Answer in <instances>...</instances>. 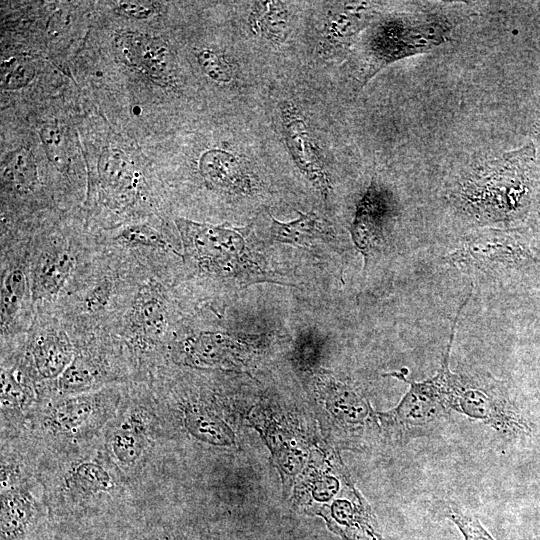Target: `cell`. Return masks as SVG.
Here are the masks:
<instances>
[{"instance_id": "cell-1", "label": "cell", "mask_w": 540, "mask_h": 540, "mask_svg": "<svg viewBox=\"0 0 540 540\" xmlns=\"http://www.w3.org/2000/svg\"><path fill=\"white\" fill-rule=\"evenodd\" d=\"M37 470L51 518L96 515L132 496L134 485L111 460L102 437L90 444L38 454Z\"/></svg>"}, {"instance_id": "cell-2", "label": "cell", "mask_w": 540, "mask_h": 540, "mask_svg": "<svg viewBox=\"0 0 540 540\" xmlns=\"http://www.w3.org/2000/svg\"><path fill=\"white\" fill-rule=\"evenodd\" d=\"M124 391L119 386L44 399L23 436L40 454L90 444L103 435Z\"/></svg>"}, {"instance_id": "cell-3", "label": "cell", "mask_w": 540, "mask_h": 540, "mask_svg": "<svg viewBox=\"0 0 540 540\" xmlns=\"http://www.w3.org/2000/svg\"><path fill=\"white\" fill-rule=\"evenodd\" d=\"M367 27L355 55L362 86L389 64L428 52L447 42L450 35L447 22L430 14H387Z\"/></svg>"}, {"instance_id": "cell-4", "label": "cell", "mask_w": 540, "mask_h": 540, "mask_svg": "<svg viewBox=\"0 0 540 540\" xmlns=\"http://www.w3.org/2000/svg\"><path fill=\"white\" fill-rule=\"evenodd\" d=\"M166 435L153 394L124 392L102 442L111 460L135 486L156 461L157 447Z\"/></svg>"}, {"instance_id": "cell-5", "label": "cell", "mask_w": 540, "mask_h": 540, "mask_svg": "<svg viewBox=\"0 0 540 540\" xmlns=\"http://www.w3.org/2000/svg\"><path fill=\"white\" fill-rule=\"evenodd\" d=\"M184 253L203 272L234 278L240 284L273 281L261 256L246 238L245 228L198 223L177 218Z\"/></svg>"}, {"instance_id": "cell-6", "label": "cell", "mask_w": 540, "mask_h": 540, "mask_svg": "<svg viewBox=\"0 0 540 540\" xmlns=\"http://www.w3.org/2000/svg\"><path fill=\"white\" fill-rule=\"evenodd\" d=\"M536 149L533 142L482 163L465 183L470 201L492 202L502 216L519 217L531 202Z\"/></svg>"}, {"instance_id": "cell-7", "label": "cell", "mask_w": 540, "mask_h": 540, "mask_svg": "<svg viewBox=\"0 0 540 540\" xmlns=\"http://www.w3.org/2000/svg\"><path fill=\"white\" fill-rule=\"evenodd\" d=\"M450 394L452 409L491 425L512 440L526 441L536 433L531 414L500 383L452 373Z\"/></svg>"}, {"instance_id": "cell-8", "label": "cell", "mask_w": 540, "mask_h": 540, "mask_svg": "<svg viewBox=\"0 0 540 540\" xmlns=\"http://www.w3.org/2000/svg\"><path fill=\"white\" fill-rule=\"evenodd\" d=\"M455 327L442 366L437 374L423 382H415L405 377L406 369L389 375L410 385V390L398 406L381 414L383 422L397 437L408 439L422 436L432 431L446 419L451 408L449 353L454 338Z\"/></svg>"}, {"instance_id": "cell-9", "label": "cell", "mask_w": 540, "mask_h": 540, "mask_svg": "<svg viewBox=\"0 0 540 540\" xmlns=\"http://www.w3.org/2000/svg\"><path fill=\"white\" fill-rule=\"evenodd\" d=\"M1 540H28L49 516L38 472L0 477Z\"/></svg>"}, {"instance_id": "cell-10", "label": "cell", "mask_w": 540, "mask_h": 540, "mask_svg": "<svg viewBox=\"0 0 540 540\" xmlns=\"http://www.w3.org/2000/svg\"><path fill=\"white\" fill-rule=\"evenodd\" d=\"M34 378L22 366H1V440L21 436L42 402Z\"/></svg>"}, {"instance_id": "cell-11", "label": "cell", "mask_w": 540, "mask_h": 540, "mask_svg": "<svg viewBox=\"0 0 540 540\" xmlns=\"http://www.w3.org/2000/svg\"><path fill=\"white\" fill-rule=\"evenodd\" d=\"M113 47L119 61L150 80L162 85L174 82V55L161 38L139 32H125L115 38Z\"/></svg>"}, {"instance_id": "cell-12", "label": "cell", "mask_w": 540, "mask_h": 540, "mask_svg": "<svg viewBox=\"0 0 540 540\" xmlns=\"http://www.w3.org/2000/svg\"><path fill=\"white\" fill-rule=\"evenodd\" d=\"M76 349L67 333L50 328L31 341L21 363L39 386L43 400L54 395L56 383L72 361Z\"/></svg>"}, {"instance_id": "cell-13", "label": "cell", "mask_w": 540, "mask_h": 540, "mask_svg": "<svg viewBox=\"0 0 540 540\" xmlns=\"http://www.w3.org/2000/svg\"><path fill=\"white\" fill-rule=\"evenodd\" d=\"M283 136L292 158L301 173L324 197L330 190L325 160L301 111L292 103L280 108Z\"/></svg>"}, {"instance_id": "cell-14", "label": "cell", "mask_w": 540, "mask_h": 540, "mask_svg": "<svg viewBox=\"0 0 540 540\" xmlns=\"http://www.w3.org/2000/svg\"><path fill=\"white\" fill-rule=\"evenodd\" d=\"M122 370L109 357L90 348L75 351L74 357L56 383L53 396L75 395L99 390L122 380Z\"/></svg>"}, {"instance_id": "cell-15", "label": "cell", "mask_w": 540, "mask_h": 540, "mask_svg": "<svg viewBox=\"0 0 540 540\" xmlns=\"http://www.w3.org/2000/svg\"><path fill=\"white\" fill-rule=\"evenodd\" d=\"M391 197L376 181H372L356 206L351 225L352 239L367 262L370 253L383 238V231L392 217Z\"/></svg>"}, {"instance_id": "cell-16", "label": "cell", "mask_w": 540, "mask_h": 540, "mask_svg": "<svg viewBox=\"0 0 540 540\" xmlns=\"http://www.w3.org/2000/svg\"><path fill=\"white\" fill-rule=\"evenodd\" d=\"M128 319L138 347L155 344L167 324L166 299L160 284L149 281L138 289Z\"/></svg>"}, {"instance_id": "cell-17", "label": "cell", "mask_w": 540, "mask_h": 540, "mask_svg": "<svg viewBox=\"0 0 540 540\" xmlns=\"http://www.w3.org/2000/svg\"><path fill=\"white\" fill-rule=\"evenodd\" d=\"M323 23L320 52L324 56L348 47L355 35L368 26L373 17L366 2H333Z\"/></svg>"}, {"instance_id": "cell-18", "label": "cell", "mask_w": 540, "mask_h": 540, "mask_svg": "<svg viewBox=\"0 0 540 540\" xmlns=\"http://www.w3.org/2000/svg\"><path fill=\"white\" fill-rule=\"evenodd\" d=\"M74 266V258L65 248L51 249L39 258L32 283L34 300L56 295L64 286Z\"/></svg>"}, {"instance_id": "cell-19", "label": "cell", "mask_w": 540, "mask_h": 540, "mask_svg": "<svg viewBox=\"0 0 540 540\" xmlns=\"http://www.w3.org/2000/svg\"><path fill=\"white\" fill-rule=\"evenodd\" d=\"M199 171L205 180L222 189L244 192L251 187L238 158L224 150L205 152L199 160Z\"/></svg>"}, {"instance_id": "cell-20", "label": "cell", "mask_w": 540, "mask_h": 540, "mask_svg": "<svg viewBox=\"0 0 540 540\" xmlns=\"http://www.w3.org/2000/svg\"><path fill=\"white\" fill-rule=\"evenodd\" d=\"M290 11L284 2H253L248 24L251 31L273 43H282L290 33Z\"/></svg>"}, {"instance_id": "cell-21", "label": "cell", "mask_w": 540, "mask_h": 540, "mask_svg": "<svg viewBox=\"0 0 540 540\" xmlns=\"http://www.w3.org/2000/svg\"><path fill=\"white\" fill-rule=\"evenodd\" d=\"M298 214L297 219L286 223L272 217L271 236L278 242L295 246H309L331 236L330 227L324 219L314 213Z\"/></svg>"}, {"instance_id": "cell-22", "label": "cell", "mask_w": 540, "mask_h": 540, "mask_svg": "<svg viewBox=\"0 0 540 540\" xmlns=\"http://www.w3.org/2000/svg\"><path fill=\"white\" fill-rule=\"evenodd\" d=\"M99 175L106 190L118 198L132 195L135 177L130 163L117 151H107L99 162Z\"/></svg>"}, {"instance_id": "cell-23", "label": "cell", "mask_w": 540, "mask_h": 540, "mask_svg": "<svg viewBox=\"0 0 540 540\" xmlns=\"http://www.w3.org/2000/svg\"><path fill=\"white\" fill-rule=\"evenodd\" d=\"M6 186L17 192H28L37 185V166L33 155L26 148L13 151L6 159L2 170Z\"/></svg>"}, {"instance_id": "cell-24", "label": "cell", "mask_w": 540, "mask_h": 540, "mask_svg": "<svg viewBox=\"0 0 540 540\" xmlns=\"http://www.w3.org/2000/svg\"><path fill=\"white\" fill-rule=\"evenodd\" d=\"M26 292V277L22 270L11 271L1 287V331L12 323L18 313Z\"/></svg>"}, {"instance_id": "cell-25", "label": "cell", "mask_w": 540, "mask_h": 540, "mask_svg": "<svg viewBox=\"0 0 540 540\" xmlns=\"http://www.w3.org/2000/svg\"><path fill=\"white\" fill-rule=\"evenodd\" d=\"M40 139L49 161L62 173L68 170L69 158L65 137L56 125L49 124L41 128Z\"/></svg>"}, {"instance_id": "cell-26", "label": "cell", "mask_w": 540, "mask_h": 540, "mask_svg": "<svg viewBox=\"0 0 540 540\" xmlns=\"http://www.w3.org/2000/svg\"><path fill=\"white\" fill-rule=\"evenodd\" d=\"M199 65L206 75L218 83H229L233 79L230 64L216 51L203 48L196 52Z\"/></svg>"}, {"instance_id": "cell-27", "label": "cell", "mask_w": 540, "mask_h": 540, "mask_svg": "<svg viewBox=\"0 0 540 540\" xmlns=\"http://www.w3.org/2000/svg\"><path fill=\"white\" fill-rule=\"evenodd\" d=\"M117 239L131 246L161 247L167 246L163 236L153 227L146 224H136L125 227Z\"/></svg>"}, {"instance_id": "cell-28", "label": "cell", "mask_w": 540, "mask_h": 540, "mask_svg": "<svg viewBox=\"0 0 540 540\" xmlns=\"http://www.w3.org/2000/svg\"><path fill=\"white\" fill-rule=\"evenodd\" d=\"M447 516L457 526L463 540H495L474 515L452 507Z\"/></svg>"}, {"instance_id": "cell-29", "label": "cell", "mask_w": 540, "mask_h": 540, "mask_svg": "<svg viewBox=\"0 0 540 540\" xmlns=\"http://www.w3.org/2000/svg\"><path fill=\"white\" fill-rule=\"evenodd\" d=\"M35 75V69L27 62L11 64L9 68L2 70V88L16 90L26 86Z\"/></svg>"}, {"instance_id": "cell-30", "label": "cell", "mask_w": 540, "mask_h": 540, "mask_svg": "<svg viewBox=\"0 0 540 540\" xmlns=\"http://www.w3.org/2000/svg\"><path fill=\"white\" fill-rule=\"evenodd\" d=\"M156 3L147 1L120 2L117 11L135 19H147L156 12Z\"/></svg>"}, {"instance_id": "cell-31", "label": "cell", "mask_w": 540, "mask_h": 540, "mask_svg": "<svg viewBox=\"0 0 540 540\" xmlns=\"http://www.w3.org/2000/svg\"><path fill=\"white\" fill-rule=\"evenodd\" d=\"M131 540H177L176 537L164 528H151L134 536Z\"/></svg>"}, {"instance_id": "cell-32", "label": "cell", "mask_w": 540, "mask_h": 540, "mask_svg": "<svg viewBox=\"0 0 540 540\" xmlns=\"http://www.w3.org/2000/svg\"><path fill=\"white\" fill-rule=\"evenodd\" d=\"M533 136L537 143H540V101L536 112V118L533 125Z\"/></svg>"}, {"instance_id": "cell-33", "label": "cell", "mask_w": 540, "mask_h": 540, "mask_svg": "<svg viewBox=\"0 0 540 540\" xmlns=\"http://www.w3.org/2000/svg\"><path fill=\"white\" fill-rule=\"evenodd\" d=\"M536 211H537V216H538L539 221H540V188H539V192H538V195H537Z\"/></svg>"}]
</instances>
